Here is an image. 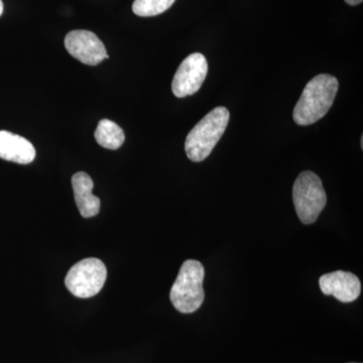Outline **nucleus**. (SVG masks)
I'll return each instance as SVG.
<instances>
[{
	"instance_id": "1",
	"label": "nucleus",
	"mask_w": 363,
	"mask_h": 363,
	"mask_svg": "<svg viewBox=\"0 0 363 363\" xmlns=\"http://www.w3.org/2000/svg\"><path fill=\"white\" fill-rule=\"evenodd\" d=\"M338 87L337 79L328 74H320L310 80L294 109L295 123L306 126L323 118L333 105Z\"/></svg>"
},
{
	"instance_id": "2",
	"label": "nucleus",
	"mask_w": 363,
	"mask_h": 363,
	"mask_svg": "<svg viewBox=\"0 0 363 363\" xmlns=\"http://www.w3.org/2000/svg\"><path fill=\"white\" fill-rule=\"evenodd\" d=\"M229 117L228 109L219 106L196 124L185 143L186 155L190 161L200 162L210 156L228 125Z\"/></svg>"
},
{
	"instance_id": "3",
	"label": "nucleus",
	"mask_w": 363,
	"mask_h": 363,
	"mask_svg": "<svg viewBox=\"0 0 363 363\" xmlns=\"http://www.w3.org/2000/svg\"><path fill=\"white\" fill-rule=\"evenodd\" d=\"M204 277V267L198 260L188 259L182 264L169 293V300L179 312L191 314L201 307L205 298Z\"/></svg>"
},
{
	"instance_id": "4",
	"label": "nucleus",
	"mask_w": 363,
	"mask_h": 363,
	"mask_svg": "<svg viewBox=\"0 0 363 363\" xmlns=\"http://www.w3.org/2000/svg\"><path fill=\"white\" fill-rule=\"evenodd\" d=\"M293 201L303 224L314 223L327 204V195L321 179L311 171L298 175L294 183Z\"/></svg>"
},
{
	"instance_id": "5",
	"label": "nucleus",
	"mask_w": 363,
	"mask_h": 363,
	"mask_svg": "<svg viewBox=\"0 0 363 363\" xmlns=\"http://www.w3.org/2000/svg\"><path fill=\"white\" fill-rule=\"evenodd\" d=\"M107 278L104 262L95 257L80 260L67 274L65 285L72 295L81 298L94 297Z\"/></svg>"
},
{
	"instance_id": "6",
	"label": "nucleus",
	"mask_w": 363,
	"mask_h": 363,
	"mask_svg": "<svg viewBox=\"0 0 363 363\" xmlns=\"http://www.w3.org/2000/svg\"><path fill=\"white\" fill-rule=\"evenodd\" d=\"M208 73L207 60L200 52L191 54L179 66L172 91L178 98L191 96L199 91Z\"/></svg>"
},
{
	"instance_id": "7",
	"label": "nucleus",
	"mask_w": 363,
	"mask_h": 363,
	"mask_svg": "<svg viewBox=\"0 0 363 363\" xmlns=\"http://www.w3.org/2000/svg\"><path fill=\"white\" fill-rule=\"evenodd\" d=\"M65 47L73 58L85 65L96 66L108 58L104 43L89 30H72L66 35Z\"/></svg>"
},
{
	"instance_id": "8",
	"label": "nucleus",
	"mask_w": 363,
	"mask_h": 363,
	"mask_svg": "<svg viewBox=\"0 0 363 363\" xmlns=\"http://www.w3.org/2000/svg\"><path fill=\"white\" fill-rule=\"evenodd\" d=\"M322 293L333 296L342 303L354 302L362 294V283L354 274L336 271L325 274L319 279Z\"/></svg>"
},
{
	"instance_id": "9",
	"label": "nucleus",
	"mask_w": 363,
	"mask_h": 363,
	"mask_svg": "<svg viewBox=\"0 0 363 363\" xmlns=\"http://www.w3.org/2000/svg\"><path fill=\"white\" fill-rule=\"evenodd\" d=\"M0 159L21 164H30L35 159V149L23 136L0 130Z\"/></svg>"
},
{
	"instance_id": "10",
	"label": "nucleus",
	"mask_w": 363,
	"mask_h": 363,
	"mask_svg": "<svg viewBox=\"0 0 363 363\" xmlns=\"http://www.w3.org/2000/svg\"><path fill=\"white\" fill-rule=\"evenodd\" d=\"M72 187L80 214L84 218L96 216L100 211V199L93 195L94 183L91 177L84 172L76 173L72 177Z\"/></svg>"
},
{
	"instance_id": "11",
	"label": "nucleus",
	"mask_w": 363,
	"mask_h": 363,
	"mask_svg": "<svg viewBox=\"0 0 363 363\" xmlns=\"http://www.w3.org/2000/svg\"><path fill=\"white\" fill-rule=\"evenodd\" d=\"M94 135L98 145L108 150H118L125 140L123 128L109 119L99 121Z\"/></svg>"
},
{
	"instance_id": "12",
	"label": "nucleus",
	"mask_w": 363,
	"mask_h": 363,
	"mask_svg": "<svg viewBox=\"0 0 363 363\" xmlns=\"http://www.w3.org/2000/svg\"><path fill=\"white\" fill-rule=\"evenodd\" d=\"M176 0H135L133 4V13L138 16H159L168 11Z\"/></svg>"
},
{
	"instance_id": "13",
	"label": "nucleus",
	"mask_w": 363,
	"mask_h": 363,
	"mask_svg": "<svg viewBox=\"0 0 363 363\" xmlns=\"http://www.w3.org/2000/svg\"><path fill=\"white\" fill-rule=\"evenodd\" d=\"M363 0H345L346 4H350V6H358V4H362Z\"/></svg>"
},
{
	"instance_id": "14",
	"label": "nucleus",
	"mask_w": 363,
	"mask_h": 363,
	"mask_svg": "<svg viewBox=\"0 0 363 363\" xmlns=\"http://www.w3.org/2000/svg\"><path fill=\"white\" fill-rule=\"evenodd\" d=\"M2 13H4V2L0 0V16H1Z\"/></svg>"
},
{
	"instance_id": "15",
	"label": "nucleus",
	"mask_w": 363,
	"mask_h": 363,
	"mask_svg": "<svg viewBox=\"0 0 363 363\" xmlns=\"http://www.w3.org/2000/svg\"><path fill=\"white\" fill-rule=\"evenodd\" d=\"M350 363H355V362H350Z\"/></svg>"
}]
</instances>
